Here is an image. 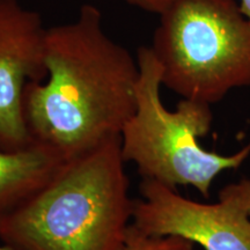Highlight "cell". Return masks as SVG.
Segmentation results:
<instances>
[{
    "instance_id": "obj_1",
    "label": "cell",
    "mask_w": 250,
    "mask_h": 250,
    "mask_svg": "<svg viewBox=\"0 0 250 250\" xmlns=\"http://www.w3.org/2000/svg\"><path fill=\"white\" fill-rule=\"evenodd\" d=\"M45 65V79L23 94L30 144L67 161L121 137L136 110L139 65L105 33L100 8L85 4L73 21L48 28Z\"/></svg>"
},
{
    "instance_id": "obj_2",
    "label": "cell",
    "mask_w": 250,
    "mask_h": 250,
    "mask_svg": "<svg viewBox=\"0 0 250 250\" xmlns=\"http://www.w3.org/2000/svg\"><path fill=\"white\" fill-rule=\"evenodd\" d=\"M121 137L64 162L58 173L0 225L15 250H122L134 199Z\"/></svg>"
},
{
    "instance_id": "obj_3",
    "label": "cell",
    "mask_w": 250,
    "mask_h": 250,
    "mask_svg": "<svg viewBox=\"0 0 250 250\" xmlns=\"http://www.w3.org/2000/svg\"><path fill=\"white\" fill-rule=\"evenodd\" d=\"M137 61L139 79L136 110L121 132L125 164L136 166L142 179L173 189L190 186L208 198L218 175L237 169L247 160L250 144L232 155L203 148L198 138L211 130V105L182 99L176 110H168L160 98L161 66L151 46H140Z\"/></svg>"
},
{
    "instance_id": "obj_4",
    "label": "cell",
    "mask_w": 250,
    "mask_h": 250,
    "mask_svg": "<svg viewBox=\"0 0 250 250\" xmlns=\"http://www.w3.org/2000/svg\"><path fill=\"white\" fill-rule=\"evenodd\" d=\"M151 49L162 86L182 99L211 105L250 86V19L234 0H175Z\"/></svg>"
},
{
    "instance_id": "obj_5",
    "label": "cell",
    "mask_w": 250,
    "mask_h": 250,
    "mask_svg": "<svg viewBox=\"0 0 250 250\" xmlns=\"http://www.w3.org/2000/svg\"><path fill=\"white\" fill-rule=\"evenodd\" d=\"M132 224L149 235L180 236L204 250H250L246 180L228 184L213 204L181 196L176 189L142 179Z\"/></svg>"
},
{
    "instance_id": "obj_6",
    "label": "cell",
    "mask_w": 250,
    "mask_h": 250,
    "mask_svg": "<svg viewBox=\"0 0 250 250\" xmlns=\"http://www.w3.org/2000/svg\"><path fill=\"white\" fill-rule=\"evenodd\" d=\"M46 30L36 11L19 0H0V148L4 151L30 145L23 120V94L28 83L48 76Z\"/></svg>"
},
{
    "instance_id": "obj_7",
    "label": "cell",
    "mask_w": 250,
    "mask_h": 250,
    "mask_svg": "<svg viewBox=\"0 0 250 250\" xmlns=\"http://www.w3.org/2000/svg\"><path fill=\"white\" fill-rule=\"evenodd\" d=\"M64 160L44 146L19 151L0 148V225L49 182Z\"/></svg>"
},
{
    "instance_id": "obj_8",
    "label": "cell",
    "mask_w": 250,
    "mask_h": 250,
    "mask_svg": "<svg viewBox=\"0 0 250 250\" xmlns=\"http://www.w3.org/2000/svg\"><path fill=\"white\" fill-rule=\"evenodd\" d=\"M122 250H196L195 245L180 236L149 235L131 223Z\"/></svg>"
},
{
    "instance_id": "obj_9",
    "label": "cell",
    "mask_w": 250,
    "mask_h": 250,
    "mask_svg": "<svg viewBox=\"0 0 250 250\" xmlns=\"http://www.w3.org/2000/svg\"><path fill=\"white\" fill-rule=\"evenodd\" d=\"M125 1L127 4L143 9V11L160 15L173 4L175 0H125Z\"/></svg>"
},
{
    "instance_id": "obj_10",
    "label": "cell",
    "mask_w": 250,
    "mask_h": 250,
    "mask_svg": "<svg viewBox=\"0 0 250 250\" xmlns=\"http://www.w3.org/2000/svg\"><path fill=\"white\" fill-rule=\"evenodd\" d=\"M241 11L247 18L250 19V0H241Z\"/></svg>"
},
{
    "instance_id": "obj_11",
    "label": "cell",
    "mask_w": 250,
    "mask_h": 250,
    "mask_svg": "<svg viewBox=\"0 0 250 250\" xmlns=\"http://www.w3.org/2000/svg\"><path fill=\"white\" fill-rule=\"evenodd\" d=\"M246 197L247 203H248V210L250 215V180H246Z\"/></svg>"
},
{
    "instance_id": "obj_12",
    "label": "cell",
    "mask_w": 250,
    "mask_h": 250,
    "mask_svg": "<svg viewBox=\"0 0 250 250\" xmlns=\"http://www.w3.org/2000/svg\"><path fill=\"white\" fill-rule=\"evenodd\" d=\"M0 250H15V249H13L12 247H9L7 245H4V246L0 247Z\"/></svg>"
}]
</instances>
